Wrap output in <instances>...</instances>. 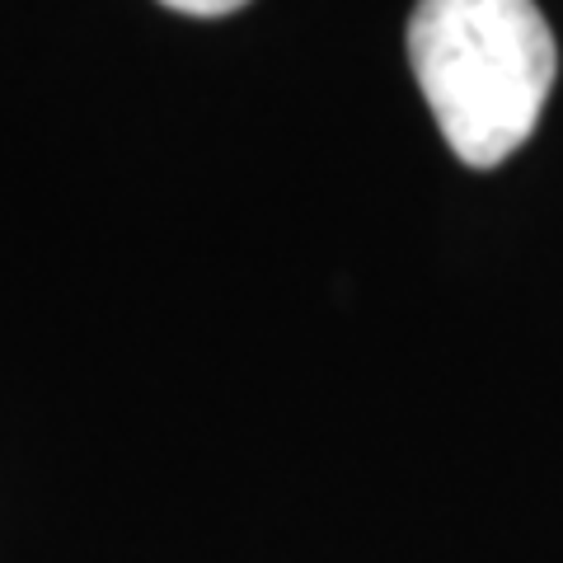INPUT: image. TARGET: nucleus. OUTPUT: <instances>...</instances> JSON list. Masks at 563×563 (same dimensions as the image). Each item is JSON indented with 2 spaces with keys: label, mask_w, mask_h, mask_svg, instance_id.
<instances>
[{
  "label": "nucleus",
  "mask_w": 563,
  "mask_h": 563,
  "mask_svg": "<svg viewBox=\"0 0 563 563\" xmlns=\"http://www.w3.org/2000/svg\"><path fill=\"white\" fill-rule=\"evenodd\" d=\"M165 5L179 14H198V20H221V14L250 5V0H165Z\"/></svg>",
  "instance_id": "obj_2"
},
{
  "label": "nucleus",
  "mask_w": 563,
  "mask_h": 563,
  "mask_svg": "<svg viewBox=\"0 0 563 563\" xmlns=\"http://www.w3.org/2000/svg\"><path fill=\"white\" fill-rule=\"evenodd\" d=\"M409 62L446 146L470 169H493L526 146L559 76L536 0H418Z\"/></svg>",
  "instance_id": "obj_1"
}]
</instances>
